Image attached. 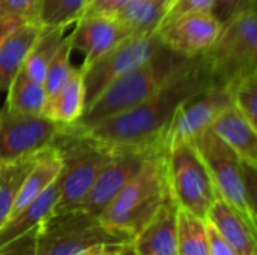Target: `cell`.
<instances>
[{
    "label": "cell",
    "instance_id": "6da1fadb",
    "mask_svg": "<svg viewBox=\"0 0 257 255\" xmlns=\"http://www.w3.org/2000/svg\"><path fill=\"white\" fill-rule=\"evenodd\" d=\"M215 83L220 81L214 75L206 57L200 54L142 104L90 128L78 129L113 150L164 146V134L178 108Z\"/></svg>",
    "mask_w": 257,
    "mask_h": 255
},
{
    "label": "cell",
    "instance_id": "7a4b0ae2",
    "mask_svg": "<svg viewBox=\"0 0 257 255\" xmlns=\"http://www.w3.org/2000/svg\"><path fill=\"white\" fill-rule=\"evenodd\" d=\"M166 153L167 149L161 147L146 158L140 170L98 216L102 227L131 240L172 198Z\"/></svg>",
    "mask_w": 257,
    "mask_h": 255
},
{
    "label": "cell",
    "instance_id": "3957f363",
    "mask_svg": "<svg viewBox=\"0 0 257 255\" xmlns=\"http://www.w3.org/2000/svg\"><path fill=\"white\" fill-rule=\"evenodd\" d=\"M193 59L194 57H185L163 45L148 62L113 81L90 105L84 108L83 116L74 123V126L90 128L142 104L182 72Z\"/></svg>",
    "mask_w": 257,
    "mask_h": 255
},
{
    "label": "cell",
    "instance_id": "277c9868",
    "mask_svg": "<svg viewBox=\"0 0 257 255\" xmlns=\"http://www.w3.org/2000/svg\"><path fill=\"white\" fill-rule=\"evenodd\" d=\"M53 146L62 159L59 198L53 215L74 210L86 197L114 150L75 126H65Z\"/></svg>",
    "mask_w": 257,
    "mask_h": 255
},
{
    "label": "cell",
    "instance_id": "5b68a950",
    "mask_svg": "<svg viewBox=\"0 0 257 255\" xmlns=\"http://www.w3.org/2000/svg\"><path fill=\"white\" fill-rule=\"evenodd\" d=\"M130 239L108 231L98 216L74 209L50 215L35 233L38 255H78L101 245H122Z\"/></svg>",
    "mask_w": 257,
    "mask_h": 255
},
{
    "label": "cell",
    "instance_id": "8992f818",
    "mask_svg": "<svg viewBox=\"0 0 257 255\" xmlns=\"http://www.w3.org/2000/svg\"><path fill=\"white\" fill-rule=\"evenodd\" d=\"M203 56L217 80L227 86L257 72L256 8L245 9L224 23Z\"/></svg>",
    "mask_w": 257,
    "mask_h": 255
},
{
    "label": "cell",
    "instance_id": "52a82bcc",
    "mask_svg": "<svg viewBox=\"0 0 257 255\" xmlns=\"http://www.w3.org/2000/svg\"><path fill=\"white\" fill-rule=\"evenodd\" d=\"M191 143L202 156L218 197L256 227V197L247 186L248 165L244 164L211 128L196 137Z\"/></svg>",
    "mask_w": 257,
    "mask_h": 255
},
{
    "label": "cell",
    "instance_id": "ba28073f",
    "mask_svg": "<svg viewBox=\"0 0 257 255\" xmlns=\"http://www.w3.org/2000/svg\"><path fill=\"white\" fill-rule=\"evenodd\" d=\"M166 168L170 195L176 207L206 221L208 210L218 194L194 144L187 141L169 147Z\"/></svg>",
    "mask_w": 257,
    "mask_h": 255
},
{
    "label": "cell",
    "instance_id": "9c48e42d",
    "mask_svg": "<svg viewBox=\"0 0 257 255\" xmlns=\"http://www.w3.org/2000/svg\"><path fill=\"white\" fill-rule=\"evenodd\" d=\"M163 47L157 33L131 35L84 69L86 105H90L113 81L148 62Z\"/></svg>",
    "mask_w": 257,
    "mask_h": 255
},
{
    "label": "cell",
    "instance_id": "30bf717a",
    "mask_svg": "<svg viewBox=\"0 0 257 255\" xmlns=\"http://www.w3.org/2000/svg\"><path fill=\"white\" fill-rule=\"evenodd\" d=\"M65 129L44 114L0 110V162L36 155L53 146Z\"/></svg>",
    "mask_w": 257,
    "mask_h": 255
},
{
    "label": "cell",
    "instance_id": "8fae6325",
    "mask_svg": "<svg viewBox=\"0 0 257 255\" xmlns=\"http://www.w3.org/2000/svg\"><path fill=\"white\" fill-rule=\"evenodd\" d=\"M230 105V87L223 83H215L185 101L178 108L164 134L166 149L179 143L193 141L202 132L209 129L214 120Z\"/></svg>",
    "mask_w": 257,
    "mask_h": 255
},
{
    "label": "cell",
    "instance_id": "7c38bea8",
    "mask_svg": "<svg viewBox=\"0 0 257 255\" xmlns=\"http://www.w3.org/2000/svg\"><path fill=\"white\" fill-rule=\"evenodd\" d=\"M161 147L164 146L114 150L113 158L99 173L98 179L75 209L99 216L126 182L140 170L146 158Z\"/></svg>",
    "mask_w": 257,
    "mask_h": 255
},
{
    "label": "cell",
    "instance_id": "4fadbf2b",
    "mask_svg": "<svg viewBox=\"0 0 257 255\" xmlns=\"http://www.w3.org/2000/svg\"><path fill=\"white\" fill-rule=\"evenodd\" d=\"M221 30V23L211 14H193L163 23L155 30L161 44L185 57L206 53Z\"/></svg>",
    "mask_w": 257,
    "mask_h": 255
},
{
    "label": "cell",
    "instance_id": "5bb4252c",
    "mask_svg": "<svg viewBox=\"0 0 257 255\" xmlns=\"http://www.w3.org/2000/svg\"><path fill=\"white\" fill-rule=\"evenodd\" d=\"M128 36H131V33L116 20V17L99 14L83 15L71 32L72 48L84 56V60L80 65L83 69L89 68Z\"/></svg>",
    "mask_w": 257,
    "mask_h": 255
},
{
    "label": "cell",
    "instance_id": "9a60e30c",
    "mask_svg": "<svg viewBox=\"0 0 257 255\" xmlns=\"http://www.w3.org/2000/svg\"><path fill=\"white\" fill-rule=\"evenodd\" d=\"M206 222L223 237L236 255H257L256 227L223 198H217L206 215Z\"/></svg>",
    "mask_w": 257,
    "mask_h": 255
},
{
    "label": "cell",
    "instance_id": "2e32d148",
    "mask_svg": "<svg viewBox=\"0 0 257 255\" xmlns=\"http://www.w3.org/2000/svg\"><path fill=\"white\" fill-rule=\"evenodd\" d=\"M178 207L170 198L131 239L137 255H178Z\"/></svg>",
    "mask_w": 257,
    "mask_h": 255
},
{
    "label": "cell",
    "instance_id": "e0dca14e",
    "mask_svg": "<svg viewBox=\"0 0 257 255\" xmlns=\"http://www.w3.org/2000/svg\"><path fill=\"white\" fill-rule=\"evenodd\" d=\"M211 129L244 164L257 168V128L233 107V104L214 120Z\"/></svg>",
    "mask_w": 257,
    "mask_h": 255
},
{
    "label": "cell",
    "instance_id": "ac0fdd59",
    "mask_svg": "<svg viewBox=\"0 0 257 255\" xmlns=\"http://www.w3.org/2000/svg\"><path fill=\"white\" fill-rule=\"evenodd\" d=\"M84 105V69L71 66L65 83L47 101L42 114L63 126H72L83 116Z\"/></svg>",
    "mask_w": 257,
    "mask_h": 255
},
{
    "label": "cell",
    "instance_id": "d6986e66",
    "mask_svg": "<svg viewBox=\"0 0 257 255\" xmlns=\"http://www.w3.org/2000/svg\"><path fill=\"white\" fill-rule=\"evenodd\" d=\"M59 179V177H57ZM54 180L27 207L0 225V249L21 236L36 230L50 215H53L59 198V180Z\"/></svg>",
    "mask_w": 257,
    "mask_h": 255
},
{
    "label": "cell",
    "instance_id": "ffe728a7",
    "mask_svg": "<svg viewBox=\"0 0 257 255\" xmlns=\"http://www.w3.org/2000/svg\"><path fill=\"white\" fill-rule=\"evenodd\" d=\"M44 26L38 20L21 23L0 45V92L6 90L39 38Z\"/></svg>",
    "mask_w": 257,
    "mask_h": 255
},
{
    "label": "cell",
    "instance_id": "44dd1931",
    "mask_svg": "<svg viewBox=\"0 0 257 255\" xmlns=\"http://www.w3.org/2000/svg\"><path fill=\"white\" fill-rule=\"evenodd\" d=\"M60 171H62V159H60L57 149L51 146L42 150L38 159L35 161V164L32 165V168L29 170V173L26 174L18 189L9 218L21 212L35 198H38L59 177Z\"/></svg>",
    "mask_w": 257,
    "mask_h": 255
},
{
    "label": "cell",
    "instance_id": "7402d4cb",
    "mask_svg": "<svg viewBox=\"0 0 257 255\" xmlns=\"http://www.w3.org/2000/svg\"><path fill=\"white\" fill-rule=\"evenodd\" d=\"M170 0H126L113 15L131 35L154 33Z\"/></svg>",
    "mask_w": 257,
    "mask_h": 255
},
{
    "label": "cell",
    "instance_id": "603a6c76",
    "mask_svg": "<svg viewBox=\"0 0 257 255\" xmlns=\"http://www.w3.org/2000/svg\"><path fill=\"white\" fill-rule=\"evenodd\" d=\"M6 92L8 96L5 108L8 111L42 114L47 104V93L42 83L29 78L20 71L11 81Z\"/></svg>",
    "mask_w": 257,
    "mask_h": 255
},
{
    "label": "cell",
    "instance_id": "cb8c5ba5",
    "mask_svg": "<svg viewBox=\"0 0 257 255\" xmlns=\"http://www.w3.org/2000/svg\"><path fill=\"white\" fill-rule=\"evenodd\" d=\"M65 32L66 27H44L39 38L30 48L23 63L21 72L38 83H42L48 63L65 38Z\"/></svg>",
    "mask_w": 257,
    "mask_h": 255
},
{
    "label": "cell",
    "instance_id": "d4e9b609",
    "mask_svg": "<svg viewBox=\"0 0 257 255\" xmlns=\"http://www.w3.org/2000/svg\"><path fill=\"white\" fill-rule=\"evenodd\" d=\"M178 255H209L208 224L205 219L178 207Z\"/></svg>",
    "mask_w": 257,
    "mask_h": 255
},
{
    "label": "cell",
    "instance_id": "484cf974",
    "mask_svg": "<svg viewBox=\"0 0 257 255\" xmlns=\"http://www.w3.org/2000/svg\"><path fill=\"white\" fill-rule=\"evenodd\" d=\"M39 155L41 152L32 156L20 158L17 161L0 164V225L9 218L18 189Z\"/></svg>",
    "mask_w": 257,
    "mask_h": 255
},
{
    "label": "cell",
    "instance_id": "4316f807",
    "mask_svg": "<svg viewBox=\"0 0 257 255\" xmlns=\"http://www.w3.org/2000/svg\"><path fill=\"white\" fill-rule=\"evenodd\" d=\"M89 0H41L38 21L44 27L74 26L86 12Z\"/></svg>",
    "mask_w": 257,
    "mask_h": 255
},
{
    "label": "cell",
    "instance_id": "83f0119b",
    "mask_svg": "<svg viewBox=\"0 0 257 255\" xmlns=\"http://www.w3.org/2000/svg\"><path fill=\"white\" fill-rule=\"evenodd\" d=\"M72 38L71 33L65 36L54 53L51 62L48 63L45 77H44V89L47 93V101L60 89V86L65 83L69 71H71V54H72Z\"/></svg>",
    "mask_w": 257,
    "mask_h": 255
},
{
    "label": "cell",
    "instance_id": "f1b7e54d",
    "mask_svg": "<svg viewBox=\"0 0 257 255\" xmlns=\"http://www.w3.org/2000/svg\"><path fill=\"white\" fill-rule=\"evenodd\" d=\"M229 87L233 107L257 128V72L238 80Z\"/></svg>",
    "mask_w": 257,
    "mask_h": 255
},
{
    "label": "cell",
    "instance_id": "f546056e",
    "mask_svg": "<svg viewBox=\"0 0 257 255\" xmlns=\"http://www.w3.org/2000/svg\"><path fill=\"white\" fill-rule=\"evenodd\" d=\"M212 5H214V0H170L160 24L172 21L175 18L185 17V15L211 12Z\"/></svg>",
    "mask_w": 257,
    "mask_h": 255
},
{
    "label": "cell",
    "instance_id": "4dcf8cb0",
    "mask_svg": "<svg viewBox=\"0 0 257 255\" xmlns=\"http://www.w3.org/2000/svg\"><path fill=\"white\" fill-rule=\"evenodd\" d=\"M41 0H0V17H18L24 21L38 20Z\"/></svg>",
    "mask_w": 257,
    "mask_h": 255
},
{
    "label": "cell",
    "instance_id": "1f68e13d",
    "mask_svg": "<svg viewBox=\"0 0 257 255\" xmlns=\"http://www.w3.org/2000/svg\"><path fill=\"white\" fill-rule=\"evenodd\" d=\"M250 8H256V0H214L211 14L223 26L235 15Z\"/></svg>",
    "mask_w": 257,
    "mask_h": 255
},
{
    "label": "cell",
    "instance_id": "d6a6232c",
    "mask_svg": "<svg viewBox=\"0 0 257 255\" xmlns=\"http://www.w3.org/2000/svg\"><path fill=\"white\" fill-rule=\"evenodd\" d=\"M35 233L36 230L21 236L20 239L14 240L12 243L6 245L0 249V255H38L36 243H35Z\"/></svg>",
    "mask_w": 257,
    "mask_h": 255
},
{
    "label": "cell",
    "instance_id": "836d02e7",
    "mask_svg": "<svg viewBox=\"0 0 257 255\" xmlns=\"http://www.w3.org/2000/svg\"><path fill=\"white\" fill-rule=\"evenodd\" d=\"M126 0H89L86 14H99V15H114Z\"/></svg>",
    "mask_w": 257,
    "mask_h": 255
},
{
    "label": "cell",
    "instance_id": "e575fe53",
    "mask_svg": "<svg viewBox=\"0 0 257 255\" xmlns=\"http://www.w3.org/2000/svg\"><path fill=\"white\" fill-rule=\"evenodd\" d=\"M208 240H209V255H236V252L223 240V237L209 224H208Z\"/></svg>",
    "mask_w": 257,
    "mask_h": 255
},
{
    "label": "cell",
    "instance_id": "d590c367",
    "mask_svg": "<svg viewBox=\"0 0 257 255\" xmlns=\"http://www.w3.org/2000/svg\"><path fill=\"white\" fill-rule=\"evenodd\" d=\"M21 23H24V20H21L18 17H9V15L0 17V45Z\"/></svg>",
    "mask_w": 257,
    "mask_h": 255
},
{
    "label": "cell",
    "instance_id": "8d00e7d4",
    "mask_svg": "<svg viewBox=\"0 0 257 255\" xmlns=\"http://www.w3.org/2000/svg\"><path fill=\"white\" fill-rule=\"evenodd\" d=\"M123 245V243H122ZM119 245H101V246H95V248H90L84 252L78 255H110Z\"/></svg>",
    "mask_w": 257,
    "mask_h": 255
},
{
    "label": "cell",
    "instance_id": "74e56055",
    "mask_svg": "<svg viewBox=\"0 0 257 255\" xmlns=\"http://www.w3.org/2000/svg\"><path fill=\"white\" fill-rule=\"evenodd\" d=\"M110 255H137L136 254V251H134V248H133V245H131V242H126V243H123V245H119L113 252Z\"/></svg>",
    "mask_w": 257,
    "mask_h": 255
},
{
    "label": "cell",
    "instance_id": "f35d334b",
    "mask_svg": "<svg viewBox=\"0 0 257 255\" xmlns=\"http://www.w3.org/2000/svg\"><path fill=\"white\" fill-rule=\"evenodd\" d=\"M0 164H2V162H0Z\"/></svg>",
    "mask_w": 257,
    "mask_h": 255
}]
</instances>
